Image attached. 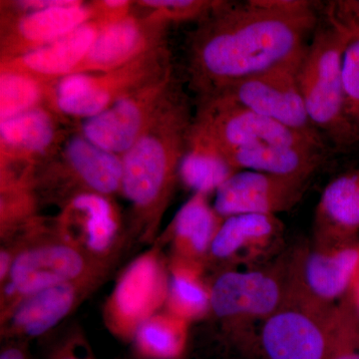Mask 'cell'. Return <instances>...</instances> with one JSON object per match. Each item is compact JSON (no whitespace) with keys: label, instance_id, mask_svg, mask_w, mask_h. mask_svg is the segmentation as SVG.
<instances>
[{"label":"cell","instance_id":"cell-27","mask_svg":"<svg viewBox=\"0 0 359 359\" xmlns=\"http://www.w3.org/2000/svg\"><path fill=\"white\" fill-rule=\"evenodd\" d=\"M237 172L218 151L190 136L188 150L180 167L179 180L194 194H216Z\"/></svg>","mask_w":359,"mask_h":359},{"label":"cell","instance_id":"cell-9","mask_svg":"<svg viewBox=\"0 0 359 359\" xmlns=\"http://www.w3.org/2000/svg\"><path fill=\"white\" fill-rule=\"evenodd\" d=\"M349 318L346 301L323 311L287 299L259 332L262 359H328L342 339Z\"/></svg>","mask_w":359,"mask_h":359},{"label":"cell","instance_id":"cell-28","mask_svg":"<svg viewBox=\"0 0 359 359\" xmlns=\"http://www.w3.org/2000/svg\"><path fill=\"white\" fill-rule=\"evenodd\" d=\"M40 202L32 180L0 181V240L15 237L39 218Z\"/></svg>","mask_w":359,"mask_h":359},{"label":"cell","instance_id":"cell-36","mask_svg":"<svg viewBox=\"0 0 359 359\" xmlns=\"http://www.w3.org/2000/svg\"><path fill=\"white\" fill-rule=\"evenodd\" d=\"M348 8L353 11L354 15L359 20V1H346Z\"/></svg>","mask_w":359,"mask_h":359},{"label":"cell","instance_id":"cell-12","mask_svg":"<svg viewBox=\"0 0 359 359\" xmlns=\"http://www.w3.org/2000/svg\"><path fill=\"white\" fill-rule=\"evenodd\" d=\"M306 50L271 69L236 82L212 98L233 101L287 128L323 141L306 113L297 81Z\"/></svg>","mask_w":359,"mask_h":359},{"label":"cell","instance_id":"cell-30","mask_svg":"<svg viewBox=\"0 0 359 359\" xmlns=\"http://www.w3.org/2000/svg\"><path fill=\"white\" fill-rule=\"evenodd\" d=\"M55 84L23 73L0 72V121L41 106L50 108Z\"/></svg>","mask_w":359,"mask_h":359},{"label":"cell","instance_id":"cell-18","mask_svg":"<svg viewBox=\"0 0 359 359\" xmlns=\"http://www.w3.org/2000/svg\"><path fill=\"white\" fill-rule=\"evenodd\" d=\"M96 20L93 4L18 11L1 4L0 62L11 60L51 43L90 20Z\"/></svg>","mask_w":359,"mask_h":359},{"label":"cell","instance_id":"cell-10","mask_svg":"<svg viewBox=\"0 0 359 359\" xmlns=\"http://www.w3.org/2000/svg\"><path fill=\"white\" fill-rule=\"evenodd\" d=\"M158 241L118 273L103 304L104 325L111 334L131 344L137 330L164 309L168 290V255Z\"/></svg>","mask_w":359,"mask_h":359},{"label":"cell","instance_id":"cell-21","mask_svg":"<svg viewBox=\"0 0 359 359\" xmlns=\"http://www.w3.org/2000/svg\"><path fill=\"white\" fill-rule=\"evenodd\" d=\"M107 23L90 20L74 32L55 41L11 60L0 62V72L23 73L48 82H57L74 72L81 63L99 32Z\"/></svg>","mask_w":359,"mask_h":359},{"label":"cell","instance_id":"cell-2","mask_svg":"<svg viewBox=\"0 0 359 359\" xmlns=\"http://www.w3.org/2000/svg\"><path fill=\"white\" fill-rule=\"evenodd\" d=\"M193 122L188 98L176 80L147 128L122 156L121 194L131 207L127 229L132 245H152L159 236Z\"/></svg>","mask_w":359,"mask_h":359},{"label":"cell","instance_id":"cell-3","mask_svg":"<svg viewBox=\"0 0 359 359\" xmlns=\"http://www.w3.org/2000/svg\"><path fill=\"white\" fill-rule=\"evenodd\" d=\"M210 283L211 306L205 320L215 328L219 344L259 356V330L287 301L285 252L261 268L210 275Z\"/></svg>","mask_w":359,"mask_h":359},{"label":"cell","instance_id":"cell-16","mask_svg":"<svg viewBox=\"0 0 359 359\" xmlns=\"http://www.w3.org/2000/svg\"><path fill=\"white\" fill-rule=\"evenodd\" d=\"M176 82L171 72L107 110L82 120L80 133L94 145L123 156L136 143Z\"/></svg>","mask_w":359,"mask_h":359},{"label":"cell","instance_id":"cell-33","mask_svg":"<svg viewBox=\"0 0 359 359\" xmlns=\"http://www.w3.org/2000/svg\"><path fill=\"white\" fill-rule=\"evenodd\" d=\"M328 359H359V323L353 309L339 346Z\"/></svg>","mask_w":359,"mask_h":359},{"label":"cell","instance_id":"cell-29","mask_svg":"<svg viewBox=\"0 0 359 359\" xmlns=\"http://www.w3.org/2000/svg\"><path fill=\"white\" fill-rule=\"evenodd\" d=\"M327 14L341 26L346 35L342 59V76L346 90L347 114L359 138V20L346 1L332 2Z\"/></svg>","mask_w":359,"mask_h":359},{"label":"cell","instance_id":"cell-8","mask_svg":"<svg viewBox=\"0 0 359 359\" xmlns=\"http://www.w3.org/2000/svg\"><path fill=\"white\" fill-rule=\"evenodd\" d=\"M287 299L323 311L344 304L359 264V238L335 245L313 241L285 250Z\"/></svg>","mask_w":359,"mask_h":359},{"label":"cell","instance_id":"cell-13","mask_svg":"<svg viewBox=\"0 0 359 359\" xmlns=\"http://www.w3.org/2000/svg\"><path fill=\"white\" fill-rule=\"evenodd\" d=\"M60 210L52 219L58 235L89 256L118 264L131 247L127 224L113 198L80 194Z\"/></svg>","mask_w":359,"mask_h":359},{"label":"cell","instance_id":"cell-25","mask_svg":"<svg viewBox=\"0 0 359 359\" xmlns=\"http://www.w3.org/2000/svg\"><path fill=\"white\" fill-rule=\"evenodd\" d=\"M168 290L164 309L192 325L207 318L211 283L205 266L168 257Z\"/></svg>","mask_w":359,"mask_h":359},{"label":"cell","instance_id":"cell-37","mask_svg":"<svg viewBox=\"0 0 359 359\" xmlns=\"http://www.w3.org/2000/svg\"><path fill=\"white\" fill-rule=\"evenodd\" d=\"M351 299V297H349ZM351 302H353L354 313H355L356 318H358L359 323V302H354L351 299Z\"/></svg>","mask_w":359,"mask_h":359},{"label":"cell","instance_id":"cell-24","mask_svg":"<svg viewBox=\"0 0 359 359\" xmlns=\"http://www.w3.org/2000/svg\"><path fill=\"white\" fill-rule=\"evenodd\" d=\"M325 148L259 144L217 151L236 171L311 178L325 161Z\"/></svg>","mask_w":359,"mask_h":359},{"label":"cell","instance_id":"cell-32","mask_svg":"<svg viewBox=\"0 0 359 359\" xmlns=\"http://www.w3.org/2000/svg\"><path fill=\"white\" fill-rule=\"evenodd\" d=\"M44 359H99L86 334L73 325L58 334L46 349Z\"/></svg>","mask_w":359,"mask_h":359},{"label":"cell","instance_id":"cell-17","mask_svg":"<svg viewBox=\"0 0 359 359\" xmlns=\"http://www.w3.org/2000/svg\"><path fill=\"white\" fill-rule=\"evenodd\" d=\"M309 177L238 171L215 194L214 208L226 219L238 215H276L299 204Z\"/></svg>","mask_w":359,"mask_h":359},{"label":"cell","instance_id":"cell-26","mask_svg":"<svg viewBox=\"0 0 359 359\" xmlns=\"http://www.w3.org/2000/svg\"><path fill=\"white\" fill-rule=\"evenodd\" d=\"M190 325L166 309L155 313L137 330L132 339L135 359H183Z\"/></svg>","mask_w":359,"mask_h":359},{"label":"cell","instance_id":"cell-4","mask_svg":"<svg viewBox=\"0 0 359 359\" xmlns=\"http://www.w3.org/2000/svg\"><path fill=\"white\" fill-rule=\"evenodd\" d=\"M16 250L8 278L0 285V313L26 295L92 276L110 275L117 264L89 256L58 235L53 219L40 216L6 242Z\"/></svg>","mask_w":359,"mask_h":359},{"label":"cell","instance_id":"cell-1","mask_svg":"<svg viewBox=\"0 0 359 359\" xmlns=\"http://www.w3.org/2000/svg\"><path fill=\"white\" fill-rule=\"evenodd\" d=\"M318 26L314 2L221 1L198 21L187 44V74L198 103L299 55Z\"/></svg>","mask_w":359,"mask_h":359},{"label":"cell","instance_id":"cell-20","mask_svg":"<svg viewBox=\"0 0 359 359\" xmlns=\"http://www.w3.org/2000/svg\"><path fill=\"white\" fill-rule=\"evenodd\" d=\"M60 117L41 106L0 121V165L36 167L55 155L65 141Z\"/></svg>","mask_w":359,"mask_h":359},{"label":"cell","instance_id":"cell-34","mask_svg":"<svg viewBox=\"0 0 359 359\" xmlns=\"http://www.w3.org/2000/svg\"><path fill=\"white\" fill-rule=\"evenodd\" d=\"M0 359H32L29 341L20 339L2 340Z\"/></svg>","mask_w":359,"mask_h":359},{"label":"cell","instance_id":"cell-6","mask_svg":"<svg viewBox=\"0 0 359 359\" xmlns=\"http://www.w3.org/2000/svg\"><path fill=\"white\" fill-rule=\"evenodd\" d=\"M122 156L94 145L81 133L65 141L55 155L35 168L34 190L40 202L62 207L75 196L121 194Z\"/></svg>","mask_w":359,"mask_h":359},{"label":"cell","instance_id":"cell-22","mask_svg":"<svg viewBox=\"0 0 359 359\" xmlns=\"http://www.w3.org/2000/svg\"><path fill=\"white\" fill-rule=\"evenodd\" d=\"M224 219L210 204L209 196L194 194L156 241L169 249L168 257L205 268L212 241Z\"/></svg>","mask_w":359,"mask_h":359},{"label":"cell","instance_id":"cell-11","mask_svg":"<svg viewBox=\"0 0 359 359\" xmlns=\"http://www.w3.org/2000/svg\"><path fill=\"white\" fill-rule=\"evenodd\" d=\"M191 138L216 150L259 144L325 147L323 141L287 128L266 116L224 98H212L198 103Z\"/></svg>","mask_w":359,"mask_h":359},{"label":"cell","instance_id":"cell-7","mask_svg":"<svg viewBox=\"0 0 359 359\" xmlns=\"http://www.w3.org/2000/svg\"><path fill=\"white\" fill-rule=\"evenodd\" d=\"M171 72V52L165 44L122 67L58 80L50 108L62 117L88 119Z\"/></svg>","mask_w":359,"mask_h":359},{"label":"cell","instance_id":"cell-35","mask_svg":"<svg viewBox=\"0 0 359 359\" xmlns=\"http://www.w3.org/2000/svg\"><path fill=\"white\" fill-rule=\"evenodd\" d=\"M348 297L354 302H359V264L355 273H354L351 292H349Z\"/></svg>","mask_w":359,"mask_h":359},{"label":"cell","instance_id":"cell-31","mask_svg":"<svg viewBox=\"0 0 359 359\" xmlns=\"http://www.w3.org/2000/svg\"><path fill=\"white\" fill-rule=\"evenodd\" d=\"M222 1V0H221ZM219 0H140L144 13L167 25L201 20L221 4Z\"/></svg>","mask_w":359,"mask_h":359},{"label":"cell","instance_id":"cell-5","mask_svg":"<svg viewBox=\"0 0 359 359\" xmlns=\"http://www.w3.org/2000/svg\"><path fill=\"white\" fill-rule=\"evenodd\" d=\"M346 35L341 26L327 14L306 47L297 73L306 113L323 138L339 149L359 143L347 114L342 59Z\"/></svg>","mask_w":359,"mask_h":359},{"label":"cell","instance_id":"cell-23","mask_svg":"<svg viewBox=\"0 0 359 359\" xmlns=\"http://www.w3.org/2000/svg\"><path fill=\"white\" fill-rule=\"evenodd\" d=\"M313 242L346 244L359 238V169L327 184L314 212Z\"/></svg>","mask_w":359,"mask_h":359},{"label":"cell","instance_id":"cell-15","mask_svg":"<svg viewBox=\"0 0 359 359\" xmlns=\"http://www.w3.org/2000/svg\"><path fill=\"white\" fill-rule=\"evenodd\" d=\"M285 224L273 215H238L224 219L212 241L205 269L209 275L229 269L261 268L280 256Z\"/></svg>","mask_w":359,"mask_h":359},{"label":"cell","instance_id":"cell-19","mask_svg":"<svg viewBox=\"0 0 359 359\" xmlns=\"http://www.w3.org/2000/svg\"><path fill=\"white\" fill-rule=\"evenodd\" d=\"M168 27L169 25L147 13H131L99 32L72 74L106 72L128 65L167 44Z\"/></svg>","mask_w":359,"mask_h":359},{"label":"cell","instance_id":"cell-14","mask_svg":"<svg viewBox=\"0 0 359 359\" xmlns=\"http://www.w3.org/2000/svg\"><path fill=\"white\" fill-rule=\"evenodd\" d=\"M109 276H88L26 295L0 313L1 340L30 341L48 334L74 313Z\"/></svg>","mask_w":359,"mask_h":359}]
</instances>
